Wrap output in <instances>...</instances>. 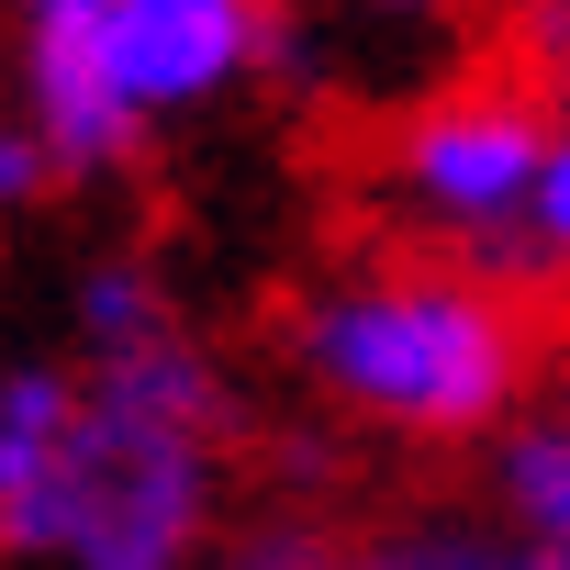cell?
Masks as SVG:
<instances>
[{"mask_svg": "<svg viewBox=\"0 0 570 570\" xmlns=\"http://www.w3.org/2000/svg\"><path fill=\"white\" fill-rule=\"evenodd\" d=\"M224 381L168 325L79 358V414L46 481L0 514V548L35 570H202L224 492Z\"/></svg>", "mask_w": 570, "mask_h": 570, "instance_id": "obj_1", "label": "cell"}, {"mask_svg": "<svg viewBox=\"0 0 570 570\" xmlns=\"http://www.w3.org/2000/svg\"><path fill=\"white\" fill-rule=\"evenodd\" d=\"M292 358L325 403L392 436H492L525 392V314L481 292V268H358L325 279L292 325Z\"/></svg>", "mask_w": 570, "mask_h": 570, "instance_id": "obj_2", "label": "cell"}, {"mask_svg": "<svg viewBox=\"0 0 570 570\" xmlns=\"http://www.w3.org/2000/svg\"><path fill=\"white\" fill-rule=\"evenodd\" d=\"M268 46L257 0H23V112L57 168H124L157 124L235 90Z\"/></svg>", "mask_w": 570, "mask_h": 570, "instance_id": "obj_3", "label": "cell"}, {"mask_svg": "<svg viewBox=\"0 0 570 570\" xmlns=\"http://www.w3.org/2000/svg\"><path fill=\"white\" fill-rule=\"evenodd\" d=\"M548 112L525 90H448L403 124L392 146V202L425 224V235H459V246H525V213H537V168H548Z\"/></svg>", "mask_w": 570, "mask_h": 570, "instance_id": "obj_4", "label": "cell"}, {"mask_svg": "<svg viewBox=\"0 0 570 570\" xmlns=\"http://www.w3.org/2000/svg\"><path fill=\"white\" fill-rule=\"evenodd\" d=\"M336 570H570L559 548H537L525 525H481V514H436V525H392L370 548H347Z\"/></svg>", "mask_w": 570, "mask_h": 570, "instance_id": "obj_5", "label": "cell"}, {"mask_svg": "<svg viewBox=\"0 0 570 570\" xmlns=\"http://www.w3.org/2000/svg\"><path fill=\"white\" fill-rule=\"evenodd\" d=\"M68 414H79V370H46V358L0 370V514H12V503L46 481V459H57Z\"/></svg>", "mask_w": 570, "mask_h": 570, "instance_id": "obj_6", "label": "cell"}, {"mask_svg": "<svg viewBox=\"0 0 570 570\" xmlns=\"http://www.w3.org/2000/svg\"><path fill=\"white\" fill-rule=\"evenodd\" d=\"M492 492H503V525H525L537 548L570 559V414L559 425H514L503 459H492Z\"/></svg>", "mask_w": 570, "mask_h": 570, "instance_id": "obj_7", "label": "cell"}, {"mask_svg": "<svg viewBox=\"0 0 570 570\" xmlns=\"http://www.w3.org/2000/svg\"><path fill=\"white\" fill-rule=\"evenodd\" d=\"M347 548H325L314 525H292V514H268V525H246V537H224L202 570H336Z\"/></svg>", "mask_w": 570, "mask_h": 570, "instance_id": "obj_8", "label": "cell"}, {"mask_svg": "<svg viewBox=\"0 0 570 570\" xmlns=\"http://www.w3.org/2000/svg\"><path fill=\"white\" fill-rule=\"evenodd\" d=\"M46 179H68L57 146H46V124H35V112H0V213H23Z\"/></svg>", "mask_w": 570, "mask_h": 570, "instance_id": "obj_9", "label": "cell"}, {"mask_svg": "<svg viewBox=\"0 0 570 570\" xmlns=\"http://www.w3.org/2000/svg\"><path fill=\"white\" fill-rule=\"evenodd\" d=\"M525 246L570 268V135H559V146H548V168H537V213H525Z\"/></svg>", "mask_w": 570, "mask_h": 570, "instance_id": "obj_10", "label": "cell"}, {"mask_svg": "<svg viewBox=\"0 0 570 570\" xmlns=\"http://www.w3.org/2000/svg\"><path fill=\"white\" fill-rule=\"evenodd\" d=\"M381 12H448V0H381Z\"/></svg>", "mask_w": 570, "mask_h": 570, "instance_id": "obj_11", "label": "cell"}, {"mask_svg": "<svg viewBox=\"0 0 570 570\" xmlns=\"http://www.w3.org/2000/svg\"><path fill=\"white\" fill-rule=\"evenodd\" d=\"M548 68H559V79H570V46H559V57H548Z\"/></svg>", "mask_w": 570, "mask_h": 570, "instance_id": "obj_12", "label": "cell"}]
</instances>
